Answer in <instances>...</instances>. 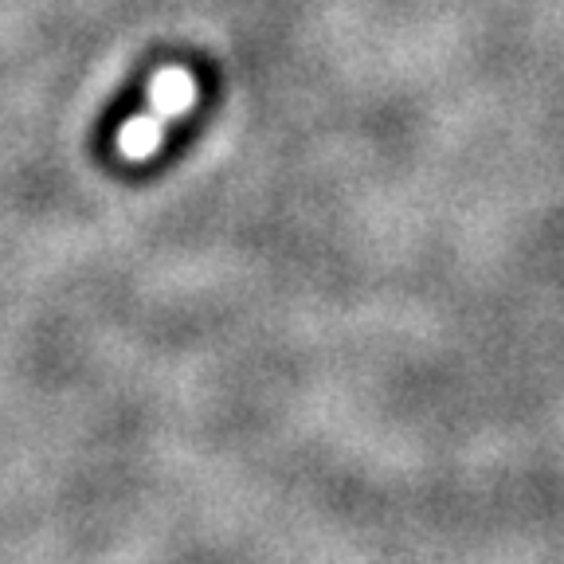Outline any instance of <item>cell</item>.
<instances>
[{
	"label": "cell",
	"instance_id": "1",
	"mask_svg": "<svg viewBox=\"0 0 564 564\" xmlns=\"http://www.w3.org/2000/svg\"><path fill=\"white\" fill-rule=\"evenodd\" d=\"M200 98V83L188 67H165L153 75L150 83V106L141 110L138 118L122 122L118 130L115 145H118V158L122 161H145L158 153V145L165 141V130L176 115H188Z\"/></svg>",
	"mask_w": 564,
	"mask_h": 564
}]
</instances>
